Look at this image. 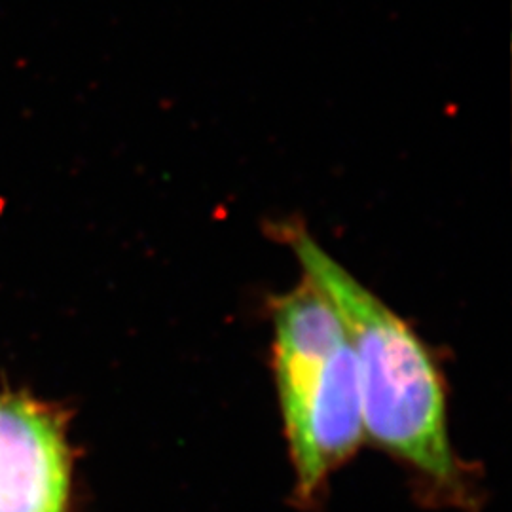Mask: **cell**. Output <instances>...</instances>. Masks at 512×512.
<instances>
[{"mask_svg": "<svg viewBox=\"0 0 512 512\" xmlns=\"http://www.w3.org/2000/svg\"><path fill=\"white\" fill-rule=\"evenodd\" d=\"M69 416L23 391L0 393V512H69Z\"/></svg>", "mask_w": 512, "mask_h": 512, "instance_id": "3957f363", "label": "cell"}, {"mask_svg": "<svg viewBox=\"0 0 512 512\" xmlns=\"http://www.w3.org/2000/svg\"><path fill=\"white\" fill-rule=\"evenodd\" d=\"M274 334L296 497L311 503L366 439L357 359L340 313L308 275L275 302Z\"/></svg>", "mask_w": 512, "mask_h": 512, "instance_id": "7a4b0ae2", "label": "cell"}, {"mask_svg": "<svg viewBox=\"0 0 512 512\" xmlns=\"http://www.w3.org/2000/svg\"><path fill=\"white\" fill-rule=\"evenodd\" d=\"M294 247L304 275L327 293L348 330L366 439L399 459L437 499L469 507L471 473L450 442L446 389L431 351L313 239L298 236Z\"/></svg>", "mask_w": 512, "mask_h": 512, "instance_id": "6da1fadb", "label": "cell"}]
</instances>
